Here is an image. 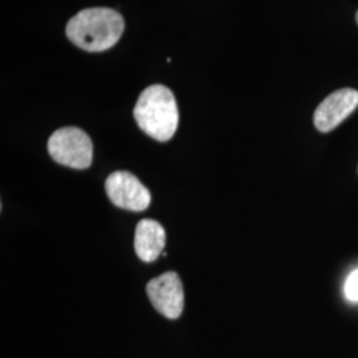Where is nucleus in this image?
Wrapping results in <instances>:
<instances>
[{"instance_id": "f257e3e1", "label": "nucleus", "mask_w": 358, "mask_h": 358, "mask_svg": "<svg viewBox=\"0 0 358 358\" xmlns=\"http://www.w3.org/2000/svg\"><path fill=\"white\" fill-rule=\"evenodd\" d=\"M124 17L105 7L87 8L69 19L66 38L78 48L88 52L110 50L124 34Z\"/></svg>"}, {"instance_id": "f03ea898", "label": "nucleus", "mask_w": 358, "mask_h": 358, "mask_svg": "<svg viewBox=\"0 0 358 358\" xmlns=\"http://www.w3.org/2000/svg\"><path fill=\"white\" fill-rule=\"evenodd\" d=\"M134 118L143 133L159 142L171 140L178 128V106L173 92L159 84L142 92Z\"/></svg>"}, {"instance_id": "7ed1b4c3", "label": "nucleus", "mask_w": 358, "mask_h": 358, "mask_svg": "<svg viewBox=\"0 0 358 358\" xmlns=\"http://www.w3.org/2000/svg\"><path fill=\"white\" fill-rule=\"evenodd\" d=\"M48 153L63 166L84 170L92 165L93 143L84 130L66 127L56 130L50 137Z\"/></svg>"}, {"instance_id": "20e7f679", "label": "nucleus", "mask_w": 358, "mask_h": 358, "mask_svg": "<svg viewBox=\"0 0 358 358\" xmlns=\"http://www.w3.org/2000/svg\"><path fill=\"white\" fill-rule=\"evenodd\" d=\"M105 190L113 205L128 211H143L152 201L150 192L129 171L112 173L105 182Z\"/></svg>"}, {"instance_id": "39448f33", "label": "nucleus", "mask_w": 358, "mask_h": 358, "mask_svg": "<svg viewBox=\"0 0 358 358\" xmlns=\"http://www.w3.org/2000/svg\"><path fill=\"white\" fill-rule=\"evenodd\" d=\"M146 294L150 303L161 315L176 320L183 312L185 292L183 285L176 272H166L148 282Z\"/></svg>"}, {"instance_id": "423d86ee", "label": "nucleus", "mask_w": 358, "mask_h": 358, "mask_svg": "<svg viewBox=\"0 0 358 358\" xmlns=\"http://www.w3.org/2000/svg\"><path fill=\"white\" fill-rule=\"evenodd\" d=\"M358 106L357 90L345 88L336 90L317 106L313 122L321 133L337 128Z\"/></svg>"}, {"instance_id": "0eeeda50", "label": "nucleus", "mask_w": 358, "mask_h": 358, "mask_svg": "<svg viewBox=\"0 0 358 358\" xmlns=\"http://www.w3.org/2000/svg\"><path fill=\"white\" fill-rule=\"evenodd\" d=\"M166 244L165 229L155 220L143 219L137 227L134 235L136 254L145 263H152L164 252Z\"/></svg>"}, {"instance_id": "6e6552de", "label": "nucleus", "mask_w": 358, "mask_h": 358, "mask_svg": "<svg viewBox=\"0 0 358 358\" xmlns=\"http://www.w3.org/2000/svg\"><path fill=\"white\" fill-rule=\"evenodd\" d=\"M344 294H345L346 299L357 303L358 301V269L353 271L348 279H346L345 287H344Z\"/></svg>"}, {"instance_id": "1a4fd4ad", "label": "nucleus", "mask_w": 358, "mask_h": 358, "mask_svg": "<svg viewBox=\"0 0 358 358\" xmlns=\"http://www.w3.org/2000/svg\"><path fill=\"white\" fill-rule=\"evenodd\" d=\"M356 17H357V23H358V13H357V15H356Z\"/></svg>"}]
</instances>
